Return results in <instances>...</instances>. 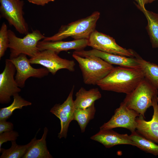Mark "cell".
Masks as SVG:
<instances>
[{
    "instance_id": "cell-1",
    "label": "cell",
    "mask_w": 158,
    "mask_h": 158,
    "mask_svg": "<svg viewBox=\"0 0 158 158\" xmlns=\"http://www.w3.org/2000/svg\"><path fill=\"white\" fill-rule=\"evenodd\" d=\"M145 78L140 68L122 66L114 68L97 85L102 90L129 94Z\"/></svg>"
},
{
    "instance_id": "cell-2",
    "label": "cell",
    "mask_w": 158,
    "mask_h": 158,
    "mask_svg": "<svg viewBox=\"0 0 158 158\" xmlns=\"http://www.w3.org/2000/svg\"><path fill=\"white\" fill-rule=\"evenodd\" d=\"M100 13L95 11L89 16L67 25H62L58 32L53 35L46 37L44 42L61 41L69 37L74 40L87 39L95 30Z\"/></svg>"
},
{
    "instance_id": "cell-3",
    "label": "cell",
    "mask_w": 158,
    "mask_h": 158,
    "mask_svg": "<svg viewBox=\"0 0 158 158\" xmlns=\"http://www.w3.org/2000/svg\"><path fill=\"white\" fill-rule=\"evenodd\" d=\"M72 56L78 64L83 81L86 84L97 85L114 68L112 65L96 56L83 57L73 53Z\"/></svg>"
},
{
    "instance_id": "cell-4",
    "label": "cell",
    "mask_w": 158,
    "mask_h": 158,
    "mask_svg": "<svg viewBox=\"0 0 158 158\" xmlns=\"http://www.w3.org/2000/svg\"><path fill=\"white\" fill-rule=\"evenodd\" d=\"M157 95V90L145 78L133 91L126 94L123 102L145 118L146 111L152 106L153 99Z\"/></svg>"
},
{
    "instance_id": "cell-5",
    "label": "cell",
    "mask_w": 158,
    "mask_h": 158,
    "mask_svg": "<svg viewBox=\"0 0 158 158\" xmlns=\"http://www.w3.org/2000/svg\"><path fill=\"white\" fill-rule=\"evenodd\" d=\"M8 33L10 59L16 58L21 54L30 58L34 56L40 51L37 47L38 43L46 37L37 30L29 32L23 38L17 37L10 30H8Z\"/></svg>"
},
{
    "instance_id": "cell-6",
    "label": "cell",
    "mask_w": 158,
    "mask_h": 158,
    "mask_svg": "<svg viewBox=\"0 0 158 158\" xmlns=\"http://www.w3.org/2000/svg\"><path fill=\"white\" fill-rule=\"evenodd\" d=\"M0 16L5 19L20 34L29 33L28 26L24 17L22 0H0Z\"/></svg>"
},
{
    "instance_id": "cell-7",
    "label": "cell",
    "mask_w": 158,
    "mask_h": 158,
    "mask_svg": "<svg viewBox=\"0 0 158 158\" xmlns=\"http://www.w3.org/2000/svg\"><path fill=\"white\" fill-rule=\"evenodd\" d=\"M29 61L31 64L43 66L53 75L62 69H66L71 72L75 70V63L74 61L62 58L51 50L40 51L35 56L30 58Z\"/></svg>"
},
{
    "instance_id": "cell-8",
    "label": "cell",
    "mask_w": 158,
    "mask_h": 158,
    "mask_svg": "<svg viewBox=\"0 0 158 158\" xmlns=\"http://www.w3.org/2000/svg\"><path fill=\"white\" fill-rule=\"evenodd\" d=\"M88 39V46L108 53L128 57H135L137 54L131 49L123 48L116 42L112 37L95 30Z\"/></svg>"
},
{
    "instance_id": "cell-9",
    "label": "cell",
    "mask_w": 158,
    "mask_h": 158,
    "mask_svg": "<svg viewBox=\"0 0 158 158\" xmlns=\"http://www.w3.org/2000/svg\"><path fill=\"white\" fill-rule=\"evenodd\" d=\"M140 114L128 108L123 102L114 111L111 119L100 127V130L112 129L121 127L129 130L131 133L136 131V119Z\"/></svg>"
},
{
    "instance_id": "cell-10",
    "label": "cell",
    "mask_w": 158,
    "mask_h": 158,
    "mask_svg": "<svg viewBox=\"0 0 158 158\" xmlns=\"http://www.w3.org/2000/svg\"><path fill=\"white\" fill-rule=\"evenodd\" d=\"M9 59L16 67V73L15 79L20 88L25 87V81L29 78H41L47 75L49 72L44 67L38 68H33L30 65L29 59L27 58L26 55L24 54Z\"/></svg>"
},
{
    "instance_id": "cell-11",
    "label": "cell",
    "mask_w": 158,
    "mask_h": 158,
    "mask_svg": "<svg viewBox=\"0 0 158 158\" xmlns=\"http://www.w3.org/2000/svg\"><path fill=\"white\" fill-rule=\"evenodd\" d=\"M5 63L4 69L0 74V103L2 104L10 102L11 97L21 91L14 78L15 66L9 59L6 60Z\"/></svg>"
},
{
    "instance_id": "cell-12",
    "label": "cell",
    "mask_w": 158,
    "mask_h": 158,
    "mask_svg": "<svg viewBox=\"0 0 158 158\" xmlns=\"http://www.w3.org/2000/svg\"><path fill=\"white\" fill-rule=\"evenodd\" d=\"M74 89V86H73L66 100L61 104H56L50 111L60 120L61 130L58 136L59 139L66 138L69 124L73 119L75 109L73 99Z\"/></svg>"
},
{
    "instance_id": "cell-13",
    "label": "cell",
    "mask_w": 158,
    "mask_h": 158,
    "mask_svg": "<svg viewBox=\"0 0 158 158\" xmlns=\"http://www.w3.org/2000/svg\"><path fill=\"white\" fill-rule=\"evenodd\" d=\"M73 53L80 56H93L99 57L111 64L133 68H140L137 58L128 57L107 53L95 49L89 50L75 51Z\"/></svg>"
},
{
    "instance_id": "cell-14",
    "label": "cell",
    "mask_w": 158,
    "mask_h": 158,
    "mask_svg": "<svg viewBox=\"0 0 158 158\" xmlns=\"http://www.w3.org/2000/svg\"><path fill=\"white\" fill-rule=\"evenodd\" d=\"M156 96L153 99V114L152 119L146 121L141 115L136 119L137 131L147 139L158 144V104Z\"/></svg>"
},
{
    "instance_id": "cell-15",
    "label": "cell",
    "mask_w": 158,
    "mask_h": 158,
    "mask_svg": "<svg viewBox=\"0 0 158 158\" xmlns=\"http://www.w3.org/2000/svg\"><path fill=\"white\" fill-rule=\"evenodd\" d=\"M92 140L102 144L107 148L119 145H128L136 146L130 135L120 134L112 129L100 130L98 132L90 137Z\"/></svg>"
},
{
    "instance_id": "cell-16",
    "label": "cell",
    "mask_w": 158,
    "mask_h": 158,
    "mask_svg": "<svg viewBox=\"0 0 158 158\" xmlns=\"http://www.w3.org/2000/svg\"><path fill=\"white\" fill-rule=\"evenodd\" d=\"M87 46L88 39H87L74 40L69 41L61 40L44 42L40 41L37 45L40 51L49 49L54 51L58 54L61 51L71 49L75 51L83 50Z\"/></svg>"
},
{
    "instance_id": "cell-17",
    "label": "cell",
    "mask_w": 158,
    "mask_h": 158,
    "mask_svg": "<svg viewBox=\"0 0 158 158\" xmlns=\"http://www.w3.org/2000/svg\"><path fill=\"white\" fill-rule=\"evenodd\" d=\"M74 104L75 109H85L91 106L100 99L101 94L97 88L87 90L81 87L76 93Z\"/></svg>"
},
{
    "instance_id": "cell-18",
    "label": "cell",
    "mask_w": 158,
    "mask_h": 158,
    "mask_svg": "<svg viewBox=\"0 0 158 158\" xmlns=\"http://www.w3.org/2000/svg\"><path fill=\"white\" fill-rule=\"evenodd\" d=\"M48 132V129L45 127L41 138L35 140L23 158H53L47 146L46 139Z\"/></svg>"
},
{
    "instance_id": "cell-19",
    "label": "cell",
    "mask_w": 158,
    "mask_h": 158,
    "mask_svg": "<svg viewBox=\"0 0 158 158\" xmlns=\"http://www.w3.org/2000/svg\"><path fill=\"white\" fill-rule=\"evenodd\" d=\"M140 10L144 13L147 20L146 28L152 47L153 48H158V13L145 8Z\"/></svg>"
},
{
    "instance_id": "cell-20",
    "label": "cell",
    "mask_w": 158,
    "mask_h": 158,
    "mask_svg": "<svg viewBox=\"0 0 158 158\" xmlns=\"http://www.w3.org/2000/svg\"><path fill=\"white\" fill-rule=\"evenodd\" d=\"M135 57L145 78L158 90V65L142 59L138 54Z\"/></svg>"
},
{
    "instance_id": "cell-21",
    "label": "cell",
    "mask_w": 158,
    "mask_h": 158,
    "mask_svg": "<svg viewBox=\"0 0 158 158\" xmlns=\"http://www.w3.org/2000/svg\"><path fill=\"white\" fill-rule=\"evenodd\" d=\"M36 139V135L29 143L23 145L17 144L16 140L11 141V145L10 148L5 149L1 147L0 149V152L2 153L0 158H23L28 148Z\"/></svg>"
},
{
    "instance_id": "cell-22",
    "label": "cell",
    "mask_w": 158,
    "mask_h": 158,
    "mask_svg": "<svg viewBox=\"0 0 158 158\" xmlns=\"http://www.w3.org/2000/svg\"><path fill=\"white\" fill-rule=\"evenodd\" d=\"M95 103L85 109L75 108L73 120L77 122L82 133L85 131L89 122L94 118L96 111Z\"/></svg>"
},
{
    "instance_id": "cell-23",
    "label": "cell",
    "mask_w": 158,
    "mask_h": 158,
    "mask_svg": "<svg viewBox=\"0 0 158 158\" xmlns=\"http://www.w3.org/2000/svg\"><path fill=\"white\" fill-rule=\"evenodd\" d=\"M130 136L136 147L147 153L158 156V145L147 139L137 131L131 133Z\"/></svg>"
},
{
    "instance_id": "cell-24",
    "label": "cell",
    "mask_w": 158,
    "mask_h": 158,
    "mask_svg": "<svg viewBox=\"0 0 158 158\" xmlns=\"http://www.w3.org/2000/svg\"><path fill=\"white\" fill-rule=\"evenodd\" d=\"M13 100L9 106L0 109V121L6 120L12 115L13 112L16 109H21L24 107L32 105V103L27 101L20 96L18 93L13 96Z\"/></svg>"
},
{
    "instance_id": "cell-25",
    "label": "cell",
    "mask_w": 158,
    "mask_h": 158,
    "mask_svg": "<svg viewBox=\"0 0 158 158\" xmlns=\"http://www.w3.org/2000/svg\"><path fill=\"white\" fill-rule=\"evenodd\" d=\"M7 26L5 23L2 24L0 29V59L4 55L9 44Z\"/></svg>"
},
{
    "instance_id": "cell-26",
    "label": "cell",
    "mask_w": 158,
    "mask_h": 158,
    "mask_svg": "<svg viewBox=\"0 0 158 158\" xmlns=\"http://www.w3.org/2000/svg\"><path fill=\"white\" fill-rule=\"evenodd\" d=\"M19 135L17 132L13 130L6 131L0 134V149L3 143L8 141L16 140Z\"/></svg>"
},
{
    "instance_id": "cell-27",
    "label": "cell",
    "mask_w": 158,
    "mask_h": 158,
    "mask_svg": "<svg viewBox=\"0 0 158 158\" xmlns=\"http://www.w3.org/2000/svg\"><path fill=\"white\" fill-rule=\"evenodd\" d=\"M14 126L13 123L6 120L0 121V134L3 132L13 130Z\"/></svg>"
},
{
    "instance_id": "cell-28",
    "label": "cell",
    "mask_w": 158,
    "mask_h": 158,
    "mask_svg": "<svg viewBox=\"0 0 158 158\" xmlns=\"http://www.w3.org/2000/svg\"><path fill=\"white\" fill-rule=\"evenodd\" d=\"M29 2L37 5L43 6L50 2L55 0H27Z\"/></svg>"
},
{
    "instance_id": "cell-29",
    "label": "cell",
    "mask_w": 158,
    "mask_h": 158,
    "mask_svg": "<svg viewBox=\"0 0 158 158\" xmlns=\"http://www.w3.org/2000/svg\"><path fill=\"white\" fill-rule=\"evenodd\" d=\"M137 3L136 4L138 8L140 9H145V5L149 3L150 0H135Z\"/></svg>"
},
{
    "instance_id": "cell-30",
    "label": "cell",
    "mask_w": 158,
    "mask_h": 158,
    "mask_svg": "<svg viewBox=\"0 0 158 158\" xmlns=\"http://www.w3.org/2000/svg\"><path fill=\"white\" fill-rule=\"evenodd\" d=\"M156 0H150L149 3H151Z\"/></svg>"
},
{
    "instance_id": "cell-31",
    "label": "cell",
    "mask_w": 158,
    "mask_h": 158,
    "mask_svg": "<svg viewBox=\"0 0 158 158\" xmlns=\"http://www.w3.org/2000/svg\"><path fill=\"white\" fill-rule=\"evenodd\" d=\"M156 100H157V102L158 103V97L157 96L156 97Z\"/></svg>"
}]
</instances>
